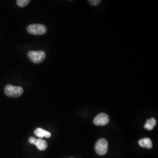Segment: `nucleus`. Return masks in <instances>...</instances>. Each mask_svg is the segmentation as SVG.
<instances>
[{"instance_id":"f257e3e1","label":"nucleus","mask_w":158,"mask_h":158,"mask_svg":"<svg viewBox=\"0 0 158 158\" xmlns=\"http://www.w3.org/2000/svg\"><path fill=\"white\" fill-rule=\"evenodd\" d=\"M6 95L10 97H19L23 95V89L19 86H14L11 85H7L4 88Z\"/></svg>"},{"instance_id":"f03ea898","label":"nucleus","mask_w":158,"mask_h":158,"mask_svg":"<svg viewBox=\"0 0 158 158\" xmlns=\"http://www.w3.org/2000/svg\"><path fill=\"white\" fill-rule=\"evenodd\" d=\"M28 57L29 60L34 63H40L45 60L46 53L42 51H30L28 53Z\"/></svg>"},{"instance_id":"7ed1b4c3","label":"nucleus","mask_w":158,"mask_h":158,"mask_svg":"<svg viewBox=\"0 0 158 158\" xmlns=\"http://www.w3.org/2000/svg\"><path fill=\"white\" fill-rule=\"evenodd\" d=\"M27 31L32 35H41L45 34L47 28L45 25L42 24H32L28 27Z\"/></svg>"},{"instance_id":"20e7f679","label":"nucleus","mask_w":158,"mask_h":158,"mask_svg":"<svg viewBox=\"0 0 158 158\" xmlns=\"http://www.w3.org/2000/svg\"><path fill=\"white\" fill-rule=\"evenodd\" d=\"M108 147V142L106 139H100L96 142L95 147L96 152L100 155H104L107 152Z\"/></svg>"},{"instance_id":"39448f33","label":"nucleus","mask_w":158,"mask_h":158,"mask_svg":"<svg viewBox=\"0 0 158 158\" xmlns=\"http://www.w3.org/2000/svg\"><path fill=\"white\" fill-rule=\"evenodd\" d=\"M110 121L109 117L107 114L100 113L97 115L94 119V124L97 126H104L107 124Z\"/></svg>"},{"instance_id":"423d86ee","label":"nucleus","mask_w":158,"mask_h":158,"mask_svg":"<svg viewBox=\"0 0 158 158\" xmlns=\"http://www.w3.org/2000/svg\"><path fill=\"white\" fill-rule=\"evenodd\" d=\"M29 142L30 143L36 145L37 148L40 151H44L48 147V143L44 139L38 138L36 139L34 137H30L29 139Z\"/></svg>"},{"instance_id":"0eeeda50","label":"nucleus","mask_w":158,"mask_h":158,"mask_svg":"<svg viewBox=\"0 0 158 158\" xmlns=\"http://www.w3.org/2000/svg\"><path fill=\"white\" fill-rule=\"evenodd\" d=\"M34 134H35V135L38 136V138H40V139L42 138H44V137L48 138H50L51 136V134L49 132L44 130L42 128H38L35 130Z\"/></svg>"},{"instance_id":"6e6552de","label":"nucleus","mask_w":158,"mask_h":158,"mask_svg":"<svg viewBox=\"0 0 158 158\" xmlns=\"http://www.w3.org/2000/svg\"><path fill=\"white\" fill-rule=\"evenodd\" d=\"M138 143H139V145L143 148H146L148 149L152 148V142L148 138H145L140 139L138 142Z\"/></svg>"},{"instance_id":"1a4fd4ad","label":"nucleus","mask_w":158,"mask_h":158,"mask_svg":"<svg viewBox=\"0 0 158 158\" xmlns=\"http://www.w3.org/2000/svg\"><path fill=\"white\" fill-rule=\"evenodd\" d=\"M156 121L154 118H151L148 119L147 121V123L144 125V128L148 130H152L153 128L156 126Z\"/></svg>"},{"instance_id":"9d476101","label":"nucleus","mask_w":158,"mask_h":158,"mask_svg":"<svg viewBox=\"0 0 158 158\" xmlns=\"http://www.w3.org/2000/svg\"><path fill=\"white\" fill-rule=\"evenodd\" d=\"M29 0H18L17 1V4L18 6L20 7H24L27 6L29 3Z\"/></svg>"},{"instance_id":"9b49d317","label":"nucleus","mask_w":158,"mask_h":158,"mask_svg":"<svg viewBox=\"0 0 158 158\" xmlns=\"http://www.w3.org/2000/svg\"><path fill=\"white\" fill-rule=\"evenodd\" d=\"M89 2L92 6H97L100 4L101 1L100 0H90V1H89Z\"/></svg>"}]
</instances>
